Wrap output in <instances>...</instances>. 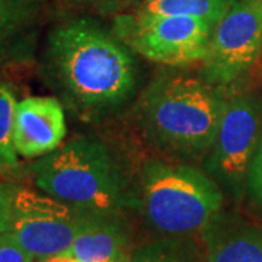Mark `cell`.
Masks as SVG:
<instances>
[{"label":"cell","mask_w":262,"mask_h":262,"mask_svg":"<svg viewBox=\"0 0 262 262\" xmlns=\"http://www.w3.org/2000/svg\"><path fill=\"white\" fill-rule=\"evenodd\" d=\"M262 111L246 95L226 99L215 140L206 162L207 173L232 194H241L259 143Z\"/></svg>","instance_id":"52a82bcc"},{"label":"cell","mask_w":262,"mask_h":262,"mask_svg":"<svg viewBox=\"0 0 262 262\" xmlns=\"http://www.w3.org/2000/svg\"><path fill=\"white\" fill-rule=\"evenodd\" d=\"M67 134L64 110L53 96H28L16 103L13 146L22 158H42L57 150Z\"/></svg>","instance_id":"9c48e42d"},{"label":"cell","mask_w":262,"mask_h":262,"mask_svg":"<svg viewBox=\"0 0 262 262\" xmlns=\"http://www.w3.org/2000/svg\"><path fill=\"white\" fill-rule=\"evenodd\" d=\"M42 0H0V41L37 18Z\"/></svg>","instance_id":"5bb4252c"},{"label":"cell","mask_w":262,"mask_h":262,"mask_svg":"<svg viewBox=\"0 0 262 262\" xmlns=\"http://www.w3.org/2000/svg\"><path fill=\"white\" fill-rule=\"evenodd\" d=\"M73 2L86 9L103 15H111V13H120L127 8H130L134 0H73Z\"/></svg>","instance_id":"ac0fdd59"},{"label":"cell","mask_w":262,"mask_h":262,"mask_svg":"<svg viewBox=\"0 0 262 262\" xmlns=\"http://www.w3.org/2000/svg\"><path fill=\"white\" fill-rule=\"evenodd\" d=\"M131 262H200L187 245L159 241L141 245L131 252Z\"/></svg>","instance_id":"9a60e30c"},{"label":"cell","mask_w":262,"mask_h":262,"mask_svg":"<svg viewBox=\"0 0 262 262\" xmlns=\"http://www.w3.org/2000/svg\"><path fill=\"white\" fill-rule=\"evenodd\" d=\"M44 64L57 91L83 113L117 108L137 88L131 50L92 19L57 25L48 35Z\"/></svg>","instance_id":"6da1fadb"},{"label":"cell","mask_w":262,"mask_h":262,"mask_svg":"<svg viewBox=\"0 0 262 262\" xmlns=\"http://www.w3.org/2000/svg\"><path fill=\"white\" fill-rule=\"evenodd\" d=\"M128 230L118 214L83 213L70 253L79 262H114L128 253Z\"/></svg>","instance_id":"30bf717a"},{"label":"cell","mask_w":262,"mask_h":262,"mask_svg":"<svg viewBox=\"0 0 262 262\" xmlns=\"http://www.w3.org/2000/svg\"><path fill=\"white\" fill-rule=\"evenodd\" d=\"M37 262H79L76 258H73L70 253L63 252L53 255V256H47V258H42V259H37Z\"/></svg>","instance_id":"d6986e66"},{"label":"cell","mask_w":262,"mask_h":262,"mask_svg":"<svg viewBox=\"0 0 262 262\" xmlns=\"http://www.w3.org/2000/svg\"><path fill=\"white\" fill-rule=\"evenodd\" d=\"M31 172L38 189L83 213L118 214L133 203L118 162L95 139H72L38 159Z\"/></svg>","instance_id":"3957f363"},{"label":"cell","mask_w":262,"mask_h":262,"mask_svg":"<svg viewBox=\"0 0 262 262\" xmlns=\"http://www.w3.org/2000/svg\"><path fill=\"white\" fill-rule=\"evenodd\" d=\"M16 99L9 84L0 80V166L12 168L18 163L13 146V122Z\"/></svg>","instance_id":"4fadbf2b"},{"label":"cell","mask_w":262,"mask_h":262,"mask_svg":"<svg viewBox=\"0 0 262 262\" xmlns=\"http://www.w3.org/2000/svg\"><path fill=\"white\" fill-rule=\"evenodd\" d=\"M143 2H149V0H143Z\"/></svg>","instance_id":"44dd1931"},{"label":"cell","mask_w":262,"mask_h":262,"mask_svg":"<svg viewBox=\"0 0 262 262\" xmlns=\"http://www.w3.org/2000/svg\"><path fill=\"white\" fill-rule=\"evenodd\" d=\"M248 187L252 198L256 201V204L262 207V139L259 146L256 149V153L253 156L249 173H248Z\"/></svg>","instance_id":"e0dca14e"},{"label":"cell","mask_w":262,"mask_h":262,"mask_svg":"<svg viewBox=\"0 0 262 262\" xmlns=\"http://www.w3.org/2000/svg\"><path fill=\"white\" fill-rule=\"evenodd\" d=\"M0 262H37V259L9 236L0 233Z\"/></svg>","instance_id":"2e32d148"},{"label":"cell","mask_w":262,"mask_h":262,"mask_svg":"<svg viewBox=\"0 0 262 262\" xmlns=\"http://www.w3.org/2000/svg\"><path fill=\"white\" fill-rule=\"evenodd\" d=\"M83 211L47 192L15 182L0 184V233L35 259L69 251Z\"/></svg>","instance_id":"5b68a950"},{"label":"cell","mask_w":262,"mask_h":262,"mask_svg":"<svg viewBox=\"0 0 262 262\" xmlns=\"http://www.w3.org/2000/svg\"><path fill=\"white\" fill-rule=\"evenodd\" d=\"M222 206V187L204 170L163 162H149L143 169L141 207L149 225L160 233L203 232Z\"/></svg>","instance_id":"277c9868"},{"label":"cell","mask_w":262,"mask_h":262,"mask_svg":"<svg viewBox=\"0 0 262 262\" xmlns=\"http://www.w3.org/2000/svg\"><path fill=\"white\" fill-rule=\"evenodd\" d=\"M204 77L162 75L151 80L136 111L150 140L169 153L195 158L210 151L226 98Z\"/></svg>","instance_id":"7a4b0ae2"},{"label":"cell","mask_w":262,"mask_h":262,"mask_svg":"<svg viewBox=\"0 0 262 262\" xmlns=\"http://www.w3.org/2000/svg\"><path fill=\"white\" fill-rule=\"evenodd\" d=\"M236 0H149L143 2L140 12L151 15H173L203 19L215 25L225 18Z\"/></svg>","instance_id":"7c38bea8"},{"label":"cell","mask_w":262,"mask_h":262,"mask_svg":"<svg viewBox=\"0 0 262 262\" xmlns=\"http://www.w3.org/2000/svg\"><path fill=\"white\" fill-rule=\"evenodd\" d=\"M114 262H131V253H125V255H122L121 258H118L117 261Z\"/></svg>","instance_id":"ffe728a7"},{"label":"cell","mask_w":262,"mask_h":262,"mask_svg":"<svg viewBox=\"0 0 262 262\" xmlns=\"http://www.w3.org/2000/svg\"><path fill=\"white\" fill-rule=\"evenodd\" d=\"M207 262H262V234L219 214L201 232Z\"/></svg>","instance_id":"8fae6325"},{"label":"cell","mask_w":262,"mask_h":262,"mask_svg":"<svg viewBox=\"0 0 262 262\" xmlns=\"http://www.w3.org/2000/svg\"><path fill=\"white\" fill-rule=\"evenodd\" d=\"M261 51L262 0H236L213 31L201 77L215 86L232 83Z\"/></svg>","instance_id":"ba28073f"},{"label":"cell","mask_w":262,"mask_h":262,"mask_svg":"<svg viewBox=\"0 0 262 262\" xmlns=\"http://www.w3.org/2000/svg\"><path fill=\"white\" fill-rule=\"evenodd\" d=\"M214 27L203 19L144 12L118 15L115 37L131 51L165 66H184L204 60Z\"/></svg>","instance_id":"8992f818"}]
</instances>
